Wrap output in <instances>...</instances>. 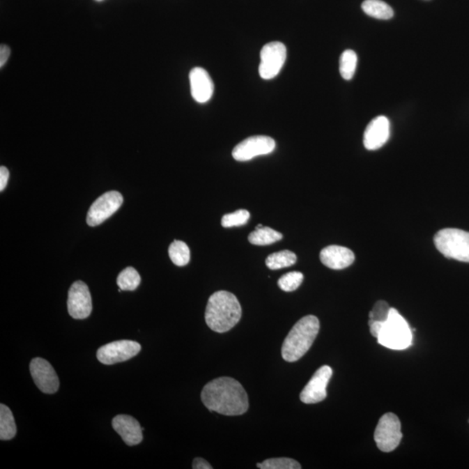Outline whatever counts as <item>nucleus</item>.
<instances>
[{
  "instance_id": "1",
  "label": "nucleus",
  "mask_w": 469,
  "mask_h": 469,
  "mask_svg": "<svg viewBox=\"0 0 469 469\" xmlns=\"http://www.w3.org/2000/svg\"><path fill=\"white\" fill-rule=\"evenodd\" d=\"M201 399L210 412L224 415H241L249 408L248 394L242 384L231 377H220L207 383Z\"/></svg>"
},
{
  "instance_id": "2",
  "label": "nucleus",
  "mask_w": 469,
  "mask_h": 469,
  "mask_svg": "<svg viewBox=\"0 0 469 469\" xmlns=\"http://www.w3.org/2000/svg\"><path fill=\"white\" fill-rule=\"evenodd\" d=\"M241 305L231 292L220 291L210 295L206 309V322L211 330L225 333L239 323Z\"/></svg>"
},
{
  "instance_id": "3",
  "label": "nucleus",
  "mask_w": 469,
  "mask_h": 469,
  "mask_svg": "<svg viewBox=\"0 0 469 469\" xmlns=\"http://www.w3.org/2000/svg\"><path fill=\"white\" fill-rule=\"evenodd\" d=\"M320 330L318 318L306 316L296 323L282 346V356L285 361L294 362L301 359L312 346Z\"/></svg>"
},
{
  "instance_id": "4",
  "label": "nucleus",
  "mask_w": 469,
  "mask_h": 469,
  "mask_svg": "<svg viewBox=\"0 0 469 469\" xmlns=\"http://www.w3.org/2000/svg\"><path fill=\"white\" fill-rule=\"evenodd\" d=\"M412 331L410 325L397 312L391 308L387 322L377 337L378 343L391 350L403 351L412 344Z\"/></svg>"
},
{
  "instance_id": "5",
  "label": "nucleus",
  "mask_w": 469,
  "mask_h": 469,
  "mask_svg": "<svg viewBox=\"0 0 469 469\" xmlns=\"http://www.w3.org/2000/svg\"><path fill=\"white\" fill-rule=\"evenodd\" d=\"M433 243L447 259L469 263V232L459 229H443L437 232Z\"/></svg>"
},
{
  "instance_id": "6",
  "label": "nucleus",
  "mask_w": 469,
  "mask_h": 469,
  "mask_svg": "<svg viewBox=\"0 0 469 469\" xmlns=\"http://www.w3.org/2000/svg\"><path fill=\"white\" fill-rule=\"evenodd\" d=\"M374 438L383 452L390 453L396 449L403 438L401 422L397 416L393 413L383 415L376 426Z\"/></svg>"
},
{
  "instance_id": "7",
  "label": "nucleus",
  "mask_w": 469,
  "mask_h": 469,
  "mask_svg": "<svg viewBox=\"0 0 469 469\" xmlns=\"http://www.w3.org/2000/svg\"><path fill=\"white\" fill-rule=\"evenodd\" d=\"M259 75L270 80L277 77L287 58V49L280 42H271L264 45L260 54Z\"/></svg>"
},
{
  "instance_id": "8",
  "label": "nucleus",
  "mask_w": 469,
  "mask_h": 469,
  "mask_svg": "<svg viewBox=\"0 0 469 469\" xmlns=\"http://www.w3.org/2000/svg\"><path fill=\"white\" fill-rule=\"evenodd\" d=\"M123 202V197L118 192H109L103 194L95 201L88 211L87 224L94 227L104 223L112 215L117 213Z\"/></svg>"
},
{
  "instance_id": "9",
  "label": "nucleus",
  "mask_w": 469,
  "mask_h": 469,
  "mask_svg": "<svg viewBox=\"0 0 469 469\" xmlns=\"http://www.w3.org/2000/svg\"><path fill=\"white\" fill-rule=\"evenodd\" d=\"M140 351L141 345L137 341H116L98 348L97 358L103 364L112 365L134 357Z\"/></svg>"
},
{
  "instance_id": "10",
  "label": "nucleus",
  "mask_w": 469,
  "mask_h": 469,
  "mask_svg": "<svg viewBox=\"0 0 469 469\" xmlns=\"http://www.w3.org/2000/svg\"><path fill=\"white\" fill-rule=\"evenodd\" d=\"M275 149L276 142L271 137L253 136L239 143L232 151V157L239 162L249 161L256 157L270 154Z\"/></svg>"
},
{
  "instance_id": "11",
  "label": "nucleus",
  "mask_w": 469,
  "mask_h": 469,
  "mask_svg": "<svg viewBox=\"0 0 469 469\" xmlns=\"http://www.w3.org/2000/svg\"><path fill=\"white\" fill-rule=\"evenodd\" d=\"M332 374L333 370L330 366L324 365L317 369L308 384L303 387L300 400L305 404H314L326 399L327 386Z\"/></svg>"
},
{
  "instance_id": "12",
  "label": "nucleus",
  "mask_w": 469,
  "mask_h": 469,
  "mask_svg": "<svg viewBox=\"0 0 469 469\" xmlns=\"http://www.w3.org/2000/svg\"><path fill=\"white\" fill-rule=\"evenodd\" d=\"M68 312L74 319H86L93 310V302L89 288L84 282L77 281L70 288L68 293Z\"/></svg>"
},
{
  "instance_id": "13",
  "label": "nucleus",
  "mask_w": 469,
  "mask_h": 469,
  "mask_svg": "<svg viewBox=\"0 0 469 469\" xmlns=\"http://www.w3.org/2000/svg\"><path fill=\"white\" fill-rule=\"evenodd\" d=\"M30 371L35 384L45 394H54L59 387V380L54 367L47 360L34 358L30 363Z\"/></svg>"
},
{
  "instance_id": "14",
  "label": "nucleus",
  "mask_w": 469,
  "mask_h": 469,
  "mask_svg": "<svg viewBox=\"0 0 469 469\" xmlns=\"http://www.w3.org/2000/svg\"><path fill=\"white\" fill-rule=\"evenodd\" d=\"M390 135V120L384 116H378L367 126L364 137H363V144L367 150H378L387 143Z\"/></svg>"
},
{
  "instance_id": "15",
  "label": "nucleus",
  "mask_w": 469,
  "mask_h": 469,
  "mask_svg": "<svg viewBox=\"0 0 469 469\" xmlns=\"http://www.w3.org/2000/svg\"><path fill=\"white\" fill-rule=\"evenodd\" d=\"M190 83L192 97L197 103H206L213 98L214 84L206 70L196 67L190 70Z\"/></svg>"
},
{
  "instance_id": "16",
  "label": "nucleus",
  "mask_w": 469,
  "mask_h": 469,
  "mask_svg": "<svg viewBox=\"0 0 469 469\" xmlns=\"http://www.w3.org/2000/svg\"><path fill=\"white\" fill-rule=\"evenodd\" d=\"M112 426L127 445L135 446L143 440V430L132 416L119 415L112 420Z\"/></svg>"
},
{
  "instance_id": "17",
  "label": "nucleus",
  "mask_w": 469,
  "mask_h": 469,
  "mask_svg": "<svg viewBox=\"0 0 469 469\" xmlns=\"http://www.w3.org/2000/svg\"><path fill=\"white\" fill-rule=\"evenodd\" d=\"M355 259L354 252L343 246H328L320 253L321 262L332 270H344L350 267Z\"/></svg>"
},
{
  "instance_id": "18",
  "label": "nucleus",
  "mask_w": 469,
  "mask_h": 469,
  "mask_svg": "<svg viewBox=\"0 0 469 469\" xmlns=\"http://www.w3.org/2000/svg\"><path fill=\"white\" fill-rule=\"evenodd\" d=\"M281 239H283V234L270 227L263 226V224L257 225L256 230L249 236L250 243L260 246L272 245L274 243L280 241Z\"/></svg>"
},
{
  "instance_id": "19",
  "label": "nucleus",
  "mask_w": 469,
  "mask_h": 469,
  "mask_svg": "<svg viewBox=\"0 0 469 469\" xmlns=\"http://www.w3.org/2000/svg\"><path fill=\"white\" fill-rule=\"evenodd\" d=\"M362 8L367 15L377 20H387L394 16L393 9L382 0H365Z\"/></svg>"
},
{
  "instance_id": "20",
  "label": "nucleus",
  "mask_w": 469,
  "mask_h": 469,
  "mask_svg": "<svg viewBox=\"0 0 469 469\" xmlns=\"http://www.w3.org/2000/svg\"><path fill=\"white\" fill-rule=\"evenodd\" d=\"M16 433L17 426L12 411L6 405H0V439L12 440Z\"/></svg>"
},
{
  "instance_id": "21",
  "label": "nucleus",
  "mask_w": 469,
  "mask_h": 469,
  "mask_svg": "<svg viewBox=\"0 0 469 469\" xmlns=\"http://www.w3.org/2000/svg\"><path fill=\"white\" fill-rule=\"evenodd\" d=\"M298 260L295 254L290 250H282V252L271 254L266 259V266L269 269L280 270L284 268L294 266Z\"/></svg>"
},
{
  "instance_id": "22",
  "label": "nucleus",
  "mask_w": 469,
  "mask_h": 469,
  "mask_svg": "<svg viewBox=\"0 0 469 469\" xmlns=\"http://www.w3.org/2000/svg\"><path fill=\"white\" fill-rule=\"evenodd\" d=\"M169 256L176 266H185L190 260V252L188 245L182 241H174L169 247Z\"/></svg>"
},
{
  "instance_id": "23",
  "label": "nucleus",
  "mask_w": 469,
  "mask_h": 469,
  "mask_svg": "<svg viewBox=\"0 0 469 469\" xmlns=\"http://www.w3.org/2000/svg\"><path fill=\"white\" fill-rule=\"evenodd\" d=\"M141 283L140 275L132 267L126 268L120 272L117 279L119 289L122 291H135Z\"/></svg>"
},
{
  "instance_id": "24",
  "label": "nucleus",
  "mask_w": 469,
  "mask_h": 469,
  "mask_svg": "<svg viewBox=\"0 0 469 469\" xmlns=\"http://www.w3.org/2000/svg\"><path fill=\"white\" fill-rule=\"evenodd\" d=\"M357 66V55L352 50L343 52L340 58V73L345 80H351Z\"/></svg>"
},
{
  "instance_id": "25",
  "label": "nucleus",
  "mask_w": 469,
  "mask_h": 469,
  "mask_svg": "<svg viewBox=\"0 0 469 469\" xmlns=\"http://www.w3.org/2000/svg\"><path fill=\"white\" fill-rule=\"evenodd\" d=\"M256 467L262 469H301V464L291 458H271L257 463Z\"/></svg>"
},
{
  "instance_id": "26",
  "label": "nucleus",
  "mask_w": 469,
  "mask_h": 469,
  "mask_svg": "<svg viewBox=\"0 0 469 469\" xmlns=\"http://www.w3.org/2000/svg\"><path fill=\"white\" fill-rule=\"evenodd\" d=\"M303 281V275L298 271H292V272L284 275L278 280V286L282 291L285 292H292L298 290Z\"/></svg>"
},
{
  "instance_id": "27",
  "label": "nucleus",
  "mask_w": 469,
  "mask_h": 469,
  "mask_svg": "<svg viewBox=\"0 0 469 469\" xmlns=\"http://www.w3.org/2000/svg\"><path fill=\"white\" fill-rule=\"evenodd\" d=\"M250 214L248 210H238L233 213L224 215L222 218V226L224 228H231L242 226L248 223Z\"/></svg>"
},
{
  "instance_id": "28",
  "label": "nucleus",
  "mask_w": 469,
  "mask_h": 469,
  "mask_svg": "<svg viewBox=\"0 0 469 469\" xmlns=\"http://www.w3.org/2000/svg\"><path fill=\"white\" fill-rule=\"evenodd\" d=\"M390 307L385 301L376 302L369 315V323L373 322L386 323L389 318Z\"/></svg>"
},
{
  "instance_id": "29",
  "label": "nucleus",
  "mask_w": 469,
  "mask_h": 469,
  "mask_svg": "<svg viewBox=\"0 0 469 469\" xmlns=\"http://www.w3.org/2000/svg\"><path fill=\"white\" fill-rule=\"evenodd\" d=\"M9 176L8 169L5 167H1V168H0V190H1V192L5 190L7 183H8Z\"/></svg>"
},
{
  "instance_id": "30",
  "label": "nucleus",
  "mask_w": 469,
  "mask_h": 469,
  "mask_svg": "<svg viewBox=\"0 0 469 469\" xmlns=\"http://www.w3.org/2000/svg\"><path fill=\"white\" fill-rule=\"evenodd\" d=\"M10 54V50L6 45H1L0 47V68H2L6 65L7 60H8Z\"/></svg>"
},
{
  "instance_id": "31",
  "label": "nucleus",
  "mask_w": 469,
  "mask_h": 469,
  "mask_svg": "<svg viewBox=\"0 0 469 469\" xmlns=\"http://www.w3.org/2000/svg\"><path fill=\"white\" fill-rule=\"evenodd\" d=\"M192 468L194 469H213V467L203 458H196L193 461Z\"/></svg>"
},
{
  "instance_id": "32",
  "label": "nucleus",
  "mask_w": 469,
  "mask_h": 469,
  "mask_svg": "<svg viewBox=\"0 0 469 469\" xmlns=\"http://www.w3.org/2000/svg\"><path fill=\"white\" fill-rule=\"evenodd\" d=\"M96 1L100 2V1H103V0H96Z\"/></svg>"
}]
</instances>
